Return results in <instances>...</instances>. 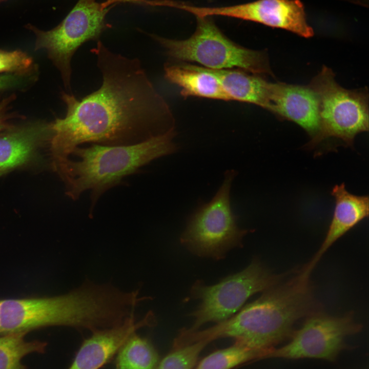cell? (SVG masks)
Listing matches in <instances>:
<instances>
[{
  "label": "cell",
  "instance_id": "1",
  "mask_svg": "<svg viewBox=\"0 0 369 369\" xmlns=\"http://www.w3.org/2000/svg\"><path fill=\"white\" fill-rule=\"evenodd\" d=\"M91 52L97 57L101 86L81 99L62 93L66 114L48 125L53 163L66 160L86 142L135 145L175 127L168 105L138 58L113 53L100 42Z\"/></svg>",
  "mask_w": 369,
  "mask_h": 369
},
{
  "label": "cell",
  "instance_id": "2",
  "mask_svg": "<svg viewBox=\"0 0 369 369\" xmlns=\"http://www.w3.org/2000/svg\"><path fill=\"white\" fill-rule=\"evenodd\" d=\"M138 302L135 291L90 282L60 295L1 299V335L51 326L94 331L121 322Z\"/></svg>",
  "mask_w": 369,
  "mask_h": 369
},
{
  "label": "cell",
  "instance_id": "3",
  "mask_svg": "<svg viewBox=\"0 0 369 369\" xmlns=\"http://www.w3.org/2000/svg\"><path fill=\"white\" fill-rule=\"evenodd\" d=\"M315 308L310 276L301 271L262 292L230 318L203 330L190 332V342L232 338L235 342L270 352L290 338L299 319Z\"/></svg>",
  "mask_w": 369,
  "mask_h": 369
},
{
  "label": "cell",
  "instance_id": "4",
  "mask_svg": "<svg viewBox=\"0 0 369 369\" xmlns=\"http://www.w3.org/2000/svg\"><path fill=\"white\" fill-rule=\"evenodd\" d=\"M176 134L173 128L135 145L78 146L71 154L78 160L69 158L54 168L66 184V194L72 199H77L85 191H91L92 210L100 196L119 184L125 177L155 159L176 152L178 149L173 142Z\"/></svg>",
  "mask_w": 369,
  "mask_h": 369
},
{
  "label": "cell",
  "instance_id": "5",
  "mask_svg": "<svg viewBox=\"0 0 369 369\" xmlns=\"http://www.w3.org/2000/svg\"><path fill=\"white\" fill-rule=\"evenodd\" d=\"M194 33L183 40L151 35L175 61L196 63L215 70L239 69L273 75L267 54L238 45L227 37L210 17H196Z\"/></svg>",
  "mask_w": 369,
  "mask_h": 369
},
{
  "label": "cell",
  "instance_id": "6",
  "mask_svg": "<svg viewBox=\"0 0 369 369\" xmlns=\"http://www.w3.org/2000/svg\"><path fill=\"white\" fill-rule=\"evenodd\" d=\"M237 174L234 170H227L212 200L200 203L188 218L180 241L193 254L222 259L231 249L241 247L243 237L251 231L238 227V217L231 206V187Z\"/></svg>",
  "mask_w": 369,
  "mask_h": 369
},
{
  "label": "cell",
  "instance_id": "7",
  "mask_svg": "<svg viewBox=\"0 0 369 369\" xmlns=\"http://www.w3.org/2000/svg\"><path fill=\"white\" fill-rule=\"evenodd\" d=\"M284 276L273 273L258 258H254L244 269L216 284L208 285L197 280L191 289L190 295L199 304L189 314L194 321L186 329L195 331L207 323L227 320L239 311L249 298L278 284Z\"/></svg>",
  "mask_w": 369,
  "mask_h": 369
},
{
  "label": "cell",
  "instance_id": "8",
  "mask_svg": "<svg viewBox=\"0 0 369 369\" xmlns=\"http://www.w3.org/2000/svg\"><path fill=\"white\" fill-rule=\"evenodd\" d=\"M309 86L319 103L320 133L318 145L333 138L352 147L355 136L368 130L367 91L343 88L332 70L323 66Z\"/></svg>",
  "mask_w": 369,
  "mask_h": 369
},
{
  "label": "cell",
  "instance_id": "9",
  "mask_svg": "<svg viewBox=\"0 0 369 369\" xmlns=\"http://www.w3.org/2000/svg\"><path fill=\"white\" fill-rule=\"evenodd\" d=\"M116 0L98 3L96 0H79L62 22L55 28L43 31L34 30L35 49H45L59 69L65 85L70 88L71 60L84 43L97 38L106 28V14Z\"/></svg>",
  "mask_w": 369,
  "mask_h": 369
},
{
  "label": "cell",
  "instance_id": "10",
  "mask_svg": "<svg viewBox=\"0 0 369 369\" xmlns=\"http://www.w3.org/2000/svg\"><path fill=\"white\" fill-rule=\"evenodd\" d=\"M361 329L351 313L334 316L314 313L294 331L285 344L271 350L268 358H311L333 362L345 348L346 338Z\"/></svg>",
  "mask_w": 369,
  "mask_h": 369
},
{
  "label": "cell",
  "instance_id": "11",
  "mask_svg": "<svg viewBox=\"0 0 369 369\" xmlns=\"http://www.w3.org/2000/svg\"><path fill=\"white\" fill-rule=\"evenodd\" d=\"M269 111L302 127L311 137L309 148L317 145L320 133L319 103L309 85L270 83Z\"/></svg>",
  "mask_w": 369,
  "mask_h": 369
},
{
  "label": "cell",
  "instance_id": "12",
  "mask_svg": "<svg viewBox=\"0 0 369 369\" xmlns=\"http://www.w3.org/2000/svg\"><path fill=\"white\" fill-rule=\"evenodd\" d=\"M155 323L153 312H149L141 319L136 320L133 312L117 324L93 331L92 336L83 342L68 369H99L138 330Z\"/></svg>",
  "mask_w": 369,
  "mask_h": 369
},
{
  "label": "cell",
  "instance_id": "13",
  "mask_svg": "<svg viewBox=\"0 0 369 369\" xmlns=\"http://www.w3.org/2000/svg\"><path fill=\"white\" fill-rule=\"evenodd\" d=\"M335 200L334 215L321 247L311 260L302 269L310 275L329 249L342 236L368 216L367 196H358L348 192L344 183L335 185L331 192Z\"/></svg>",
  "mask_w": 369,
  "mask_h": 369
},
{
  "label": "cell",
  "instance_id": "14",
  "mask_svg": "<svg viewBox=\"0 0 369 369\" xmlns=\"http://www.w3.org/2000/svg\"><path fill=\"white\" fill-rule=\"evenodd\" d=\"M50 135L48 125L36 124L10 128L1 134L0 176L29 161Z\"/></svg>",
  "mask_w": 369,
  "mask_h": 369
},
{
  "label": "cell",
  "instance_id": "15",
  "mask_svg": "<svg viewBox=\"0 0 369 369\" xmlns=\"http://www.w3.org/2000/svg\"><path fill=\"white\" fill-rule=\"evenodd\" d=\"M165 78L180 88L184 97L196 96L232 100L218 78L206 68L189 63H167Z\"/></svg>",
  "mask_w": 369,
  "mask_h": 369
},
{
  "label": "cell",
  "instance_id": "16",
  "mask_svg": "<svg viewBox=\"0 0 369 369\" xmlns=\"http://www.w3.org/2000/svg\"><path fill=\"white\" fill-rule=\"evenodd\" d=\"M207 69L218 78L232 100L255 104L269 110L270 82L262 76L239 69Z\"/></svg>",
  "mask_w": 369,
  "mask_h": 369
},
{
  "label": "cell",
  "instance_id": "17",
  "mask_svg": "<svg viewBox=\"0 0 369 369\" xmlns=\"http://www.w3.org/2000/svg\"><path fill=\"white\" fill-rule=\"evenodd\" d=\"M27 332L0 335V369H28L22 359L33 353H45L47 343L40 340L28 341Z\"/></svg>",
  "mask_w": 369,
  "mask_h": 369
},
{
  "label": "cell",
  "instance_id": "18",
  "mask_svg": "<svg viewBox=\"0 0 369 369\" xmlns=\"http://www.w3.org/2000/svg\"><path fill=\"white\" fill-rule=\"evenodd\" d=\"M269 352L234 342L203 358L194 369H233L240 365L267 359Z\"/></svg>",
  "mask_w": 369,
  "mask_h": 369
},
{
  "label": "cell",
  "instance_id": "19",
  "mask_svg": "<svg viewBox=\"0 0 369 369\" xmlns=\"http://www.w3.org/2000/svg\"><path fill=\"white\" fill-rule=\"evenodd\" d=\"M116 369H156L158 354L151 343L136 334L118 351Z\"/></svg>",
  "mask_w": 369,
  "mask_h": 369
},
{
  "label": "cell",
  "instance_id": "20",
  "mask_svg": "<svg viewBox=\"0 0 369 369\" xmlns=\"http://www.w3.org/2000/svg\"><path fill=\"white\" fill-rule=\"evenodd\" d=\"M209 343L198 341L172 348L159 362L156 369H194L200 353Z\"/></svg>",
  "mask_w": 369,
  "mask_h": 369
},
{
  "label": "cell",
  "instance_id": "21",
  "mask_svg": "<svg viewBox=\"0 0 369 369\" xmlns=\"http://www.w3.org/2000/svg\"><path fill=\"white\" fill-rule=\"evenodd\" d=\"M32 64V58L21 51L0 50V73L22 75L29 71Z\"/></svg>",
  "mask_w": 369,
  "mask_h": 369
},
{
  "label": "cell",
  "instance_id": "22",
  "mask_svg": "<svg viewBox=\"0 0 369 369\" xmlns=\"http://www.w3.org/2000/svg\"><path fill=\"white\" fill-rule=\"evenodd\" d=\"M23 77L15 74H6L0 75V91L20 86L24 84Z\"/></svg>",
  "mask_w": 369,
  "mask_h": 369
},
{
  "label": "cell",
  "instance_id": "23",
  "mask_svg": "<svg viewBox=\"0 0 369 369\" xmlns=\"http://www.w3.org/2000/svg\"><path fill=\"white\" fill-rule=\"evenodd\" d=\"M9 102L8 99H5L0 101V131L10 128L7 122L8 117L7 110Z\"/></svg>",
  "mask_w": 369,
  "mask_h": 369
},
{
  "label": "cell",
  "instance_id": "24",
  "mask_svg": "<svg viewBox=\"0 0 369 369\" xmlns=\"http://www.w3.org/2000/svg\"><path fill=\"white\" fill-rule=\"evenodd\" d=\"M361 6H367L368 0H343Z\"/></svg>",
  "mask_w": 369,
  "mask_h": 369
},
{
  "label": "cell",
  "instance_id": "25",
  "mask_svg": "<svg viewBox=\"0 0 369 369\" xmlns=\"http://www.w3.org/2000/svg\"><path fill=\"white\" fill-rule=\"evenodd\" d=\"M0 302H1V299H0ZM1 335V309H0V335Z\"/></svg>",
  "mask_w": 369,
  "mask_h": 369
},
{
  "label": "cell",
  "instance_id": "26",
  "mask_svg": "<svg viewBox=\"0 0 369 369\" xmlns=\"http://www.w3.org/2000/svg\"><path fill=\"white\" fill-rule=\"evenodd\" d=\"M4 1V0H0V2H2V1Z\"/></svg>",
  "mask_w": 369,
  "mask_h": 369
},
{
  "label": "cell",
  "instance_id": "27",
  "mask_svg": "<svg viewBox=\"0 0 369 369\" xmlns=\"http://www.w3.org/2000/svg\"><path fill=\"white\" fill-rule=\"evenodd\" d=\"M127 1H128V0H127ZM131 1H132V0H131ZM135 1H136V0H135Z\"/></svg>",
  "mask_w": 369,
  "mask_h": 369
}]
</instances>
